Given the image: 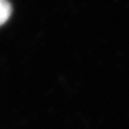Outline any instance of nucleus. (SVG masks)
I'll list each match as a JSON object with an SVG mask.
<instances>
[{
  "label": "nucleus",
  "mask_w": 129,
  "mask_h": 129,
  "mask_svg": "<svg viewBox=\"0 0 129 129\" xmlns=\"http://www.w3.org/2000/svg\"><path fill=\"white\" fill-rule=\"evenodd\" d=\"M12 13V6L7 0H0V26L7 22Z\"/></svg>",
  "instance_id": "f257e3e1"
}]
</instances>
